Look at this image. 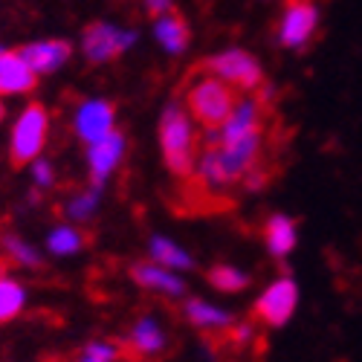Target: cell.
I'll return each mask as SVG.
<instances>
[{"label":"cell","mask_w":362,"mask_h":362,"mask_svg":"<svg viewBox=\"0 0 362 362\" xmlns=\"http://www.w3.org/2000/svg\"><path fill=\"white\" fill-rule=\"evenodd\" d=\"M160 151H163V163L174 177H192L194 174V160H197V128L194 119L183 105H165L160 116Z\"/></svg>","instance_id":"obj_1"},{"label":"cell","mask_w":362,"mask_h":362,"mask_svg":"<svg viewBox=\"0 0 362 362\" xmlns=\"http://www.w3.org/2000/svg\"><path fill=\"white\" fill-rule=\"evenodd\" d=\"M47 139H49V110L44 102H29L18 113L9 134V165L26 168L44 154Z\"/></svg>","instance_id":"obj_2"},{"label":"cell","mask_w":362,"mask_h":362,"mask_svg":"<svg viewBox=\"0 0 362 362\" xmlns=\"http://www.w3.org/2000/svg\"><path fill=\"white\" fill-rule=\"evenodd\" d=\"M238 102V90H232L229 84H223L221 78L203 73L186 93V110L192 113V119L197 125H203L206 131L218 128L223 119L232 113Z\"/></svg>","instance_id":"obj_3"},{"label":"cell","mask_w":362,"mask_h":362,"mask_svg":"<svg viewBox=\"0 0 362 362\" xmlns=\"http://www.w3.org/2000/svg\"><path fill=\"white\" fill-rule=\"evenodd\" d=\"M200 73L221 78L223 84H229L232 90H240V93H255L264 84V67L258 64V58L240 47H229V49H221L218 55H209L200 64Z\"/></svg>","instance_id":"obj_4"},{"label":"cell","mask_w":362,"mask_h":362,"mask_svg":"<svg viewBox=\"0 0 362 362\" xmlns=\"http://www.w3.org/2000/svg\"><path fill=\"white\" fill-rule=\"evenodd\" d=\"M139 44L136 29H122L110 21H93L81 33V55L87 64H107L113 58L131 52Z\"/></svg>","instance_id":"obj_5"},{"label":"cell","mask_w":362,"mask_h":362,"mask_svg":"<svg viewBox=\"0 0 362 362\" xmlns=\"http://www.w3.org/2000/svg\"><path fill=\"white\" fill-rule=\"evenodd\" d=\"M319 23H322V12H319L316 0H290L287 9L279 18L276 41H279V47H284L290 52H301L313 44Z\"/></svg>","instance_id":"obj_6"},{"label":"cell","mask_w":362,"mask_h":362,"mask_svg":"<svg viewBox=\"0 0 362 362\" xmlns=\"http://www.w3.org/2000/svg\"><path fill=\"white\" fill-rule=\"evenodd\" d=\"M296 310H298V284L290 276L269 281L252 305V316L273 330L284 327L296 316Z\"/></svg>","instance_id":"obj_7"},{"label":"cell","mask_w":362,"mask_h":362,"mask_svg":"<svg viewBox=\"0 0 362 362\" xmlns=\"http://www.w3.org/2000/svg\"><path fill=\"white\" fill-rule=\"evenodd\" d=\"M128 154V136L122 131H110L105 139L87 145V174H90V186L105 189L107 180L116 174V168L122 165Z\"/></svg>","instance_id":"obj_8"},{"label":"cell","mask_w":362,"mask_h":362,"mask_svg":"<svg viewBox=\"0 0 362 362\" xmlns=\"http://www.w3.org/2000/svg\"><path fill=\"white\" fill-rule=\"evenodd\" d=\"M116 131V107L107 99H84L73 110V134L78 142L93 145Z\"/></svg>","instance_id":"obj_9"},{"label":"cell","mask_w":362,"mask_h":362,"mask_svg":"<svg viewBox=\"0 0 362 362\" xmlns=\"http://www.w3.org/2000/svg\"><path fill=\"white\" fill-rule=\"evenodd\" d=\"M18 55L35 76H49V73H58L73 58V44L67 38H44V41L23 44Z\"/></svg>","instance_id":"obj_10"},{"label":"cell","mask_w":362,"mask_h":362,"mask_svg":"<svg viewBox=\"0 0 362 362\" xmlns=\"http://www.w3.org/2000/svg\"><path fill=\"white\" fill-rule=\"evenodd\" d=\"M38 87V76L18 55V49H0V99L29 96Z\"/></svg>","instance_id":"obj_11"},{"label":"cell","mask_w":362,"mask_h":362,"mask_svg":"<svg viewBox=\"0 0 362 362\" xmlns=\"http://www.w3.org/2000/svg\"><path fill=\"white\" fill-rule=\"evenodd\" d=\"M131 279L136 287L148 290V293H160V296H168V298H183L186 296V281L180 273L168 267H160L154 261H136L131 264Z\"/></svg>","instance_id":"obj_12"},{"label":"cell","mask_w":362,"mask_h":362,"mask_svg":"<svg viewBox=\"0 0 362 362\" xmlns=\"http://www.w3.org/2000/svg\"><path fill=\"white\" fill-rule=\"evenodd\" d=\"M151 33H154V41L163 47L165 55H183L189 49V44H192V26H189V21L180 12H174V9L157 15L154 26H151Z\"/></svg>","instance_id":"obj_13"},{"label":"cell","mask_w":362,"mask_h":362,"mask_svg":"<svg viewBox=\"0 0 362 362\" xmlns=\"http://www.w3.org/2000/svg\"><path fill=\"white\" fill-rule=\"evenodd\" d=\"M128 348L142 359L160 356L168 348V337H165L163 322L157 316H139L128 330Z\"/></svg>","instance_id":"obj_14"},{"label":"cell","mask_w":362,"mask_h":362,"mask_svg":"<svg viewBox=\"0 0 362 362\" xmlns=\"http://www.w3.org/2000/svg\"><path fill=\"white\" fill-rule=\"evenodd\" d=\"M264 247L276 261H284L298 247V226L290 215H269L264 223Z\"/></svg>","instance_id":"obj_15"},{"label":"cell","mask_w":362,"mask_h":362,"mask_svg":"<svg viewBox=\"0 0 362 362\" xmlns=\"http://www.w3.org/2000/svg\"><path fill=\"white\" fill-rule=\"evenodd\" d=\"M183 319L197 330H215V334L229 330L235 325V316L226 308H218V305H212V301L197 298V296L183 301Z\"/></svg>","instance_id":"obj_16"},{"label":"cell","mask_w":362,"mask_h":362,"mask_svg":"<svg viewBox=\"0 0 362 362\" xmlns=\"http://www.w3.org/2000/svg\"><path fill=\"white\" fill-rule=\"evenodd\" d=\"M148 258L160 264V267H168L174 269V273H189V269H194V255L186 252L183 247L177 244V240L165 238V235H151L148 240Z\"/></svg>","instance_id":"obj_17"},{"label":"cell","mask_w":362,"mask_h":362,"mask_svg":"<svg viewBox=\"0 0 362 362\" xmlns=\"http://www.w3.org/2000/svg\"><path fill=\"white\" fill-rule=\"evenodd\" d=\"M87 240H90V235L78 223L67 221V223H58L47 232V252L55 258H70L87 247Z\"/></svg>","instance_id":"obj_18"},{"label":"cell","mask_w":362,"mask_h":362,"mask_svg":"<svg viewBox=\"0 0 362 362\" xmlns=\"http://www.w3.org/2000/svg\"><path fill=\"white\" fill-rule=\"evenodd\" d=\"M26 298H29V293H26L23 281L12 279L9 273L0 276V325L15 322L26 308Z\"/></svg>","instance_id":"obj_19"},{"label":"cell","mask_w":362,"mask_h":362,"mask_svg":"<svg viewBox=\"0 0 362 362\" xmlns=\"http://www.w3.org/2000/svg\"><path fill=\"white\" fill-rule=\"evenodd\" d=\"M102 194H105V189H99V186H87L84 192H78V194H73L67 203H64V218L70 221V223H90L96 218V212H99V206H102Z\"/></svg>","instance_id":"obj_20"},{"label":"cell","mask_w":362,"mask_h":362,"mask_svg":"<svg viewBox=\"0 0 362 362\" xmlns=\"http://www.w3.org/2000/svg\"><path fill=\"white\" fill-rule=\"evenodd\" d=\"M0 244H4L6 250V258L23 269H41L44 267V255L38 252V247H33L29 240H23L21 235L15 232H6L4 238H0Z\"/></svg>","instance_id":"obj_21"},{"label":"cell","mask_w":362,"mask_h":362,"mask_svg":"<svg viewBox=\"0 0 362 362\" xmlns=\"http://www.w3.org/2000/svg\"><path fill=\"white\" fill-rule=\"evenodd\" d=\"M206 279H209V284H212L218 293H244V290L252 284L250 273H244V269H238V267H232V264H218V267H212V269L206 273Z\"/></svg>","instance_id":"obj_22"},{"label":"cell","mask_w":362,"mask_h":362,"mask_svg":"<svg viewBox=\"0 0 362 362\" xmlns=\"http://www.w3.org/2000/svg\"><path fill=\"white\" fill-rule=\"evenodd\" d=\"M81 354L93 356L96 362H119L122 359V348H119L116 342H110V339H90V342H84Z\"/></svg>","instance_id":"obj_23"},{"label":"cell","mask_w":362,"mask_h":362,"mask_svg":"<svg viewBox=\"0 0 362 362\" xmlns=\"http://www.w3.org/2000/svg\"><path fill=\"white\" fill-rule=\"evenodd\" d=\"M29 177H33V183H35L38 192H47V189L55 186V165L41 154L38 160L29 163Z\"/></svg>","instance_id":"obj_24"},{"label":"cell","mask_w":362,"mask_h":362,"mask_svg":"<svg viewBox=\"0 0 362 362\" xmlns=\"http://www.w3.org/2000/svg\"><path fill=\"white\" fill-rule=\"evenodd\" d=\"M142 4H145V12H148L151 18H157V15H163V12L171 9L174 0H142Z\"/></svg>","instance_id":"obj_25"},{"label":"cell","mask_w":362,"mask_h":362,"mask_svg":"<svg viewBox=\"0 0 362 362\" xmlns=\"http://www.w3.org/2000/svg\"><path fill=\"white\" fill-rule=\"evenodd\" d=\"M232 330H235L238 342H250L252 339V325H232Z\"/></svg>","instance_id":"obj_26"},{"label":"cell","mask_w":362,"mask_h":362,"mask_svg":"<svg viewBox=\"0 0 362 362\" xmlns=\"http://www.w3.org/2000/svg\"><path fill=\"white\" fill-rule=\"evenodd\" d=\"M76 362H96V359H93V356H87V354H78V359H76Z\"/></svg>","instance_id":"obj_27"},{"label":"cell","mask_w":362,"mask_h":362,"mask_svg":"<svg viewBox=\"0 0 362 362\" xmlns=\"http://www.w3.org/2000/svg\"><path fill=\"white\" fill-rule=\"evenodd\" d=\"M6 119V105H4V99H0V122Z\"/></svg>","instance_id":"obj_28"},{"label":"cell","mask_w":362,"mask_h":362,"mask_svg":"<svg viewBox=\"0 0 362 362\" xmlns=\"http://www.w3.org/2000/svg\"><path fill=\"white\" fill-rule=\"evenodd\" d=\"M0 49H4V47H0Z\"/></svg>","instance_id":"obj_29"}]
</instances>
